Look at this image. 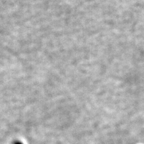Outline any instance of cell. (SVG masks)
I'll return each mask as SVG.
<instances>
[{"mask_svg":"<svg viewBox=\"0 0 144 144\" xmlns=\"http://www.w3.org/2000/svg\"><path fill=\"white\" fill-rule=\"evenodd\" d=\"M13 144H23V143L21 142L20 141H15L14 142H13Z\"/></svg>","mask_w":144,"mask_h":144,"instance_id":"6da1fadb","label":"cell"}]
</instances>
